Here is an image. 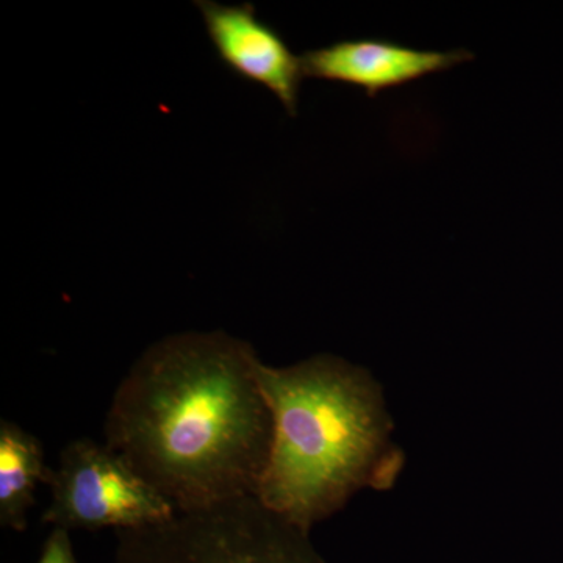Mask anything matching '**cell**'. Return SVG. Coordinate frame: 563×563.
<instances>
[{"mask_svg":"<svg viewBox=\"0 0 563 563\" xmlns=\"http://www.w3.org/2000/svg\"><path fill=\"white\" fill-rule=\"evenodd\" d=\"M258 362L225 332L165 336L118 385L106 443L179 514L255 498L273 440Z\"/></svg>","mask_w":563,"mask_h":563,"instance_id":"6da1fadb","label":"cell"},{"mask_svg":"<svg viewBox=\"0 0 563 563\" xmlns=\"http://www.w3.org/2000/svg\"><path fill=\"white\" fill-rule=\"evenodd\" d=\"M273 417L268 463L255 499L309 536L363 488L391 487L402 454L383 387L362 366L321 354L290 366L257 365Z\"/></svg>","mask_w":563,"mask_h":563,"instance_id":"7a4b0ae2","label":"cell"},{"mask_svg":"<svg viewBox=\"0 0 563 563\" xmlns=\"http://www.w3.org/2000/svg\"><path fill=\"white\" fill-rule=\"evenodd\" d=\"M113 563H322L309 536L254 496L118 533Z\"/></svg>","mask_w":563,"mask_h":563,"instance_id":"3957f363","label":"cell"},{"mask_svg":"<svg viewBox=\"0 0 563 563\" xmlns=\"http://www.w3.org/2000/svg\"><path fill=\"white\" fill-rule=\"evenodd\" d=\"M49 487L43 521L66 531H132L166 523L179 514L118 451L91 439L63 448Z\"/></svg>","mask_w":563,"mask_h":563,"instance_id":"277c9868","label":"cell"},{"mask_svg":"<svg viewBox=\"0 0 563 563\" xmlns=\"http://www.w3.org/2000/svg\"><path fill=\"white\" fill-rule=\"evenodd\" d=\"M207 35L222 65L273 92L290 117L298 114L303 79L301 57L273 25L258 20L252 3L222 5L199 0Z\"/></svg>","mask_w":563,"mask_h":563,"instance_id":"5b68a950","label":"cell"},{"mask_svg":"<svg viewBox=\"0 0 563 563\" xmlns=\"http://www.w3.org/2000/svg\"><path fill=\"white\" fill-rule=\"evenodd\" d=\"M472 52L421 51L387 40H343L301 55L303 77L357 87L369 98L472 60Z\"/></svg>","mask_w":563,"mask_h":563,"instance_id":"8992f818","label":"cell"},{"mask_svg":"<svg viewBox=\"0 0 563 563\" xmlns=\"http://www.w3.org/2000/svg\"><path fill=\"white\" fill-rule=\"evenodd\" d=\"M54 468L46 465L40 440L13 421L0 422V525L24 532L27 512L35 506L40 484H51Z\"/></svg>","mask_w":563,"mask_h":563,"instance_id":"52a82bcc","label":"cell"},{"mask_svg":"<svg viewBox=\"0 0 563 563\" xmlns=\"http://www.w3.org/2000/svg\"><path fill=\"white\" fill-rule=\"evenodd\" d=\"M38 563H79L74 554L73 542L69 531L62 528H54L51 536L44 542L43 553Z\"/></svg>","mask_w":563,"mask_h":563,"instance_id":"ba28073f","label":"cell"}]
</instances>
